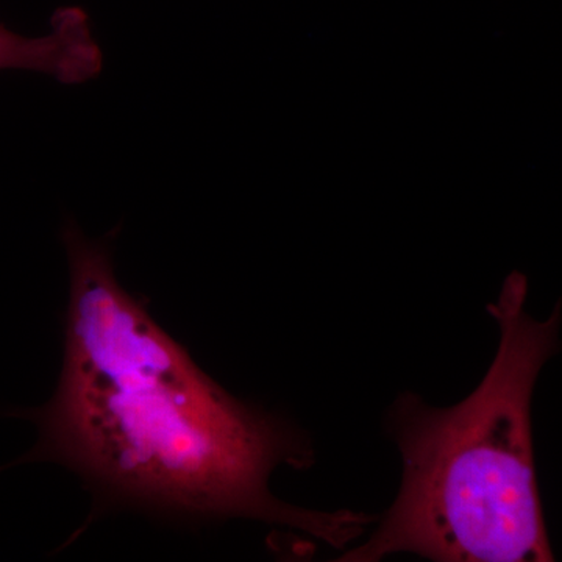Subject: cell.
Wrapping results in <instances>:
<instances>
[{
    "label": "cell",
    "mask_w": 562,
    "mask_h": 562,
    "mask_svg": "<svg viewBox=\"0 0 562 562\" xmlns=\"http://www.w3.org/2000/svg\"><path fill=\"white\" fill-rule=\"evenodd\" d=\"M69 303L57 391L22 416L40 441L10 465L54 461L79 473L98 508L184 519H246L341 549L371 517L317 513L273 497L277 465L313 454L286 422L236 401L121 286L109 246L65 232Z\"/></svg>",
    "instance_id": "cell-1"
},
{
    "label": "cell",
    "mask_w": 562,
    "mask_h": 562,
    "mask_svg": "<svg viewBox=\"0 0 562 562\" xmlns=\"http://www.w3.org/2000/svg\"><path fill=\"white\" fill-rule=\"evenodd\" d=\"M527 280L513 273L490 313L501 325L497 357L482 384L452 408L405 394L395 403L403 454L397 501L368 543L339 561L414 553L443 562H547L553 552L532 457L531 398L557 353L560 308L525 312Z\"/></svg>",
    "instance_id": "cell-2"
},
{
    "label": "cell",
    "mask_w": 562,
    "mask_h": 562,
    "mask_svg": "<svg viewBox=\"0 0 562 562\" xmlns=\"http://www.w3.org/2000/svg\"><path fill=\"white\" fill-rule=\"evenodd\" d=\"M101 66L90 22L79 9L58 11L52 31L41 38H25L0 25V69L38 70L65 83H79L94 77Z\"/></svg>",
    "instance_id": "cell-3"
}]
</instances>
